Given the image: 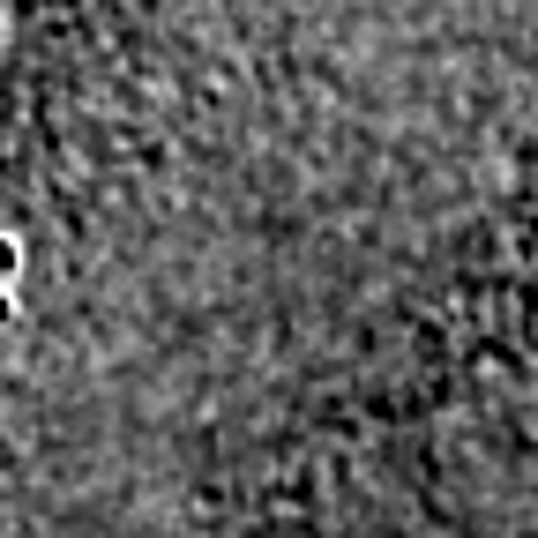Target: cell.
Returning a JSON list of instances; mask_svg holds the SVG:
<instances>
[{
    "mask_svg": "<svg viewBox=\"0 0 538 538\" xmlns=\"http://www.w3.org/2000/svg\"><path fill=\"white\" fill-rule=\"evenodd\" d=\"M15 262H23V247H15V240H0V277H15Z\"/></svg>",
    "mask_w": 538,
    "mask_h": 538,
    "instance_id": "1",
    "label": "cell"
}]
</instances>
